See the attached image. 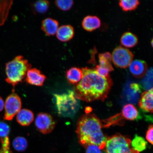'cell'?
Returning <instances> with one entry per match:
<instances>
[{"mask_svg":"<svg viewBox=\"0 0 153 153\" xmlns=\"http://www.w3.org/2000/svg\"><path fill=\"white\" fill-rule=\"evenodd\" d=\"M82 70L83 78L74 88L76 98L87 102L97 100L104 101L113 85L110 76L102 77L94 69L87 67L82 68Z\"/></svg>","mask_w":153,"mask_h":153,"instance_id":"obj_1","label":"cell"},{"mask_svg":"<svg viewBox=\"0 0 153 153\" xmlns=\"http://www.w3.org/2000/svg\"><path fill=\"white\" fill-rule=\"evenodd\" d=\"M102 128V123L95 114L87 113L83 115L76 124V132L79 143L83 146L93 144L104 149L107 138Z\"/></svg>","mask_w":153,"mask_h":153,"instance_id":"obj_2","label":"cell"},{"mask_svg":"<svg viewBox=\"0 0 153 153\" xmlns=\"http://www.w3.org/2000/svg\"><path fill=\"white\" fill-rule=\"evenodd\" d=\"M32 65L22 55H18L5 65V81L15 88L26 77Z\"/></svg>","mask_w":153,"mask_h":153,"instance_id":"obj_3","label":"cell"},{"mask_svg":"<svg viewBox=\"0 0 153 153\" xmlns=\"http://www.w3.org/2000/svg\"><path fill=\"white\" fill-rule=\"evenodd\" d=\"M54 98L59 115L64 117H71L79 110V103L76 98L74 91L68 90L61 94H55Z\"/></svg>","mask_w":153,"mask_h":153,"instance_id":"obj_4","label":"cell"},{"mask_svg":"<svg viewBox=\"0 0 153 153\" xmlns=\"http://www.w3.org/2000/svg\"><path fill=\"white\" fill-rule=\"evenodd\" d=\"M131 140L120 134L107 138L104 149L106 153H139L133 150Z\"/></svg>","mask_w":153,"mask_h":153,"instance_id":"obj_5","label":"cell"},{"mask_svg":"<svg viewBox=\"0 0 153 153\" xmlns=\"http://www.w3.org/2000/svg\"><path fill=\"white\" fill-rule=\"evenodd\" d=\"M134 55L129 49L121 46L116 47L111 55L112 61L118 68H126L129 66Z\"/></svg>","mask_w":153,"mask_h":153,"instance_id":"obj_6","label":"cell"},{"mask_svg":"<svg viewBox=\"0 0 153 153\" xmlns=\"http://www.w3.org/2000/svg\"><path fill=\"white\" fill-rule=\"evenodd\" d=\"M22 101L19 96L13 93L6 99L4 105L5 113L4 119L12 120L22 108Z\"/></svg>","mask_w":153,"mask_h":153,"instance_id":"obj_7","label":"cell"},{"mask_svg":"<svg viewBox=\"0 0 153 153\" xmlns=\"http://www.w3.org/2000/svg\"><path fill=\"white\" fill-rule=\"evenodd\" d=\"M35 124L37 129L44 134L51 133L54 130L56 125L52 116L45 113H40L37 115Z\"/></svg>","mask_w":153,"mask_h":153,"instance_id":"obj_8","label":"cell"},{"mask_svg":"<svg viewBox=\"0 0 153 153\" xmlns=\"http://www.w3.org/2000/svg\"><path fill=\"white\" fill-rule=\"evenodd\" d=\"M46 78V76L39 70L36 68H31L27 73L26 81L30 85L42 86Z\"/></svg>","mask_w":153,"mask_h":153,"instance_id":"obj_9","label":"cell"},{"mask_svg":"<svg viewBox=\"0 0 153 153\" xmlns=\"http://www.w3.org/2000/svg\"><path fill=\"white\" fill-rule=\"evenodd\" d=\"M129 67L131 74L137 78H141L144 76L148 70L146 63L142 60H133Z\"/></svg>","mask_w":153,"mask_h":153,"instance_id":"obj_10","label":"cell"},{"mask_svg":"<svg viewBox=\"0 0 153 153\" xmlns=\"http://www.w3.org/2000/svg\"><path fill=\"white\" fill-rule=\"evenodd\" d=\"M153 95V88L145 91L141 94L139 106L143 111L152 113Z\"/></svg>","mask_w":153,"mask_h":153,"instance_id":"obj_11","label":"cell"},{"mask_svg":"<svg viewBox=\"0 0 153 153\" xmlns=\"http://www.w3.org/2000/svg\"><path fill=\"white\" fill-rule=\"evenodd\" d=\"M59 28L58 21L53 18H46L42 21L41 29L46 35L51 36L56 34Z\"/></svg>","mask_w":153,"mask_h":153,"instance_id":"obj_12","label":"cell"},{"mask_svg":"<svg viewBox=\"0 0 153 153\" xmlns=\"http://www.w3.org/2000/svg\"><path fill=\"white\" fill-rule=\"evenodd\" d=\"M141 92L140 85L137 83H132L125 88L124 93L128 101L131 103H135L138 100Z\"/></svg>","mask_w":153,"mask_h":153,"instance_id":"obj_13","label":"cell"},{"mask_svg":"<svg viewBox=\"0 0 153 153\" xmlns=\"http://www.w3.org/2000/svg\"><path fill=\"white\" fill-rule=\"evenodd\" d=\"M74 28L70 25H62L59 27L56 33V37L59 41L65 42L70 41L74 37Z\"/></svg>","mask_w":153,"mask_h":153,"instance_id":"obj_14","label":"cell"},{"mask_svg":"<svg viewBox=\"0 0 153 153\" xmlns=\"http://www.w3.org/2000/svg\"><path fill=\"white\" fill-rule=\"evenodd\" d=\"M16 120L21 126H28L33 122L34 115L31 111L27 109H23L17 114Z\"/></svg>","mask_w":153,"mask_h":153,"instance_id":"obj_15","label":"cell"},{"mask_svg":"<svg viewBox=\"0 0 153 153\" xmlns=\"http://www.w3.org/2000/svg\"><path fill=\"white\" fill-rule=\"evenodd\" d=\"M101 21L98 17L88 15L83 19L82 26L86 31L92 32L100 26Z\"/></svg>","mask_w":153,"mask_h":153,"instance_id":"obj_16","label":"cell"},{"mask_svg":"<svg viewBox=\"0 0 153 153\" xmlns=\"http://www.w3.org/2000/svg\"><path fill=\"white\" fill-rule=\"evenodd\" d=\"M83 76V73L82 69L72 67L66 71V77L68 81L72 85L77 84L81 81Z\"/></svg>","mask_w":153,"mask_h":153,"instance_id":"obj_17","label":"cell"},{"mask_svg":"<svg viewBox=\"0 0 153 153\" xmlns=\"http://www.w3.org/2000/svg\"><path fill=\"white\" fill-rule=\"evenodd\" d=\"M120 42L124 47L131 48L137 45L138 39L135 34L131 32H127L122 34L120 38Z\"/></svg>","mask_w":153,"mask_h":153,"instance_id":"obj_18","label":"cell"},{"mask_svg":"<svg viewBox=\"0 0 153 153\" xmlns=\"http://www.w3.org/2000/svg\"><path fill=\"white\" fill-rule=\"evenodd\" d=\"M120 114L123 118L131 120L137 119L139 116L138 111L131 104H127L124 105Z\"/></svg>","mask_w":153,"mask_h":153,"instance_id":"obj_19","label":"cell"},{"mask_svg":"<svg viewBox=\"0 0 153 153\" xmlns=\"http://www.w3.org/2000/svg\"><path fill=\"white\" fill-rule=\"evenodd\" d=\"M13 3V1H0V26L6 21Z\"/></svg>","mask_w":153,"mask_h":153,"instance_id":"obj_20","label":"cell"},{"mask_svg":"<svg viewBox=\"0 0 153 153\" xmlns=\"http://www.w3.org/2000/svg\"><path fill=\"white\" fill-rule=\"evenodd\" d=\"M131 145L133 150L139 153L146 150L147 142L143 137L136 135L131 141Z\"/></svg>","mask_w":153,"mask_h":153,"instance_id":"obj_21","label":"cell"},{"mask_svg":"<svg viewBox=\"0 0 153 153\" xmlns=\"http://www.w3.org/2000/svg\"><path fill=\"white\" fill-rule=\"evenodd\" d=\"M99 65L106 68L111 72L114 70L112 64L111 55L109 52L100 53L99 55Z\"/></svg>","mask_w":153,"mask_h":153,"instance_id":"obj_22","label":"cell"},{"mask_svg":"<svg viewBox=\"0 0 153 153\" xmlns=\"http://www.w3.org/2000/svg\"><path fill=\"white\" fill-rule=\"evenodd\" d=\"M50 6L49 1L46 0H40L32 4V8L34 13L43 14L47 12Z\"/></svg>","mask_w":153,"mask_h":153,"instance_id":"obj_23","label":"cell"},{"mask_svg":"<svg viewBox=\"0 0 153 153\" xmlns=\"http://www.w3.org/2000/svg\"><path fill=\"white\" fill-rule=\"evenodd\" d=\"M119 4L123 11H128L134 10L138 6L140 2L138 0H120Z\"/></svg>","mask_w":153,"mask_h":153,"instance_id":"obj_24","label":"cell"},{"mask_svg":"<svg viewBox=\"0 0 153 153\" xmlns=\"http://www.w3.org/2000/svg\"><path fill=\"white\" fill-rule=\"evenodd\" d=\"M13 146L15 150L18 152H24L27 148V141L23 137H17L13 141Z\"/></svg>","mask_w":153,"mask_h":153,"instance_id":"obj_25","label":"cell"},{"mask_svg":"<svg viewBox=\"0 0 153 153\" xmlns=\"http://www.w3.org/2000/svg\"><path fill=\"white\" fill-rule=\"evenodd\" d=\"M55 5L59 9L64 11L69 10L74 4V1L72 0H59L55 1Z\"/></svg>","mask_w":153,"mask_h":153,"instance_id":"obj_26","label":"cell"},{"mask_svg":"<svg viewBox=\"0 0 153 153\" xmlns=\"http://www.w3.org/2000/svg\"><path fill=\"white\" fill-rule=\"evenodd\" d=\"M152 70H150L147 73L143 81V85L146 89L149 90L153 88Z\"/></svg>","mask_w":153,"mask_h":153,"instance_id":"obj_27","label":"cell"},{"mask_svg":"<svg viewBox=\"0 0 153 153\" xmlns=\"http://www.w3.org/2000/svg\"><path fill=\"white\" fill-rule=\"evenodd\" d=\"M1 147L0 149V153H13L10 148V142L9 137L1 139Z\"/></svg>","mask_w":153,"mask_h":153,"instance_id":"obj_28","label":"cell"},{"mask_svg":"<svg viewBox=\"0 0 153 153\" xmlns=\"http://www.w3.org/2000/svg\"><path fill=\"white\" fill-rule=\"evenodd\" d=\"M10 128L6 123L0 122V139L8 137L10 133Z\"/></svg>","mask_w":153,"mask_h":153,"instance_id":"obj_29","label":"cell"},{"mask_svg":"<svg viewBox=\"0 0 153 153\" xmlns=\"http://www.w3.org/2000/svg\"><path fill=\"white\" fill-rule=\"evenodd\" d=\"M95 71L99 76L104 78L109 77V70L108 69L101 66L99 65H97L94 69Z\"/></svg>","mask_w":153,"mask_h":153,"instance_id":"obj_30","label":"cell"},{"mask_svg":"<svg viewBox=\"0 0 153 153\" xmlns=\"http://www.w3.org/2000/svg\"><path fill=\"white\" fill-rule=\"evenodd\" d=\"M84 146L86 149V153H103L102 149L97 145L88 144Z\"/></svg>","mask_w":153,"mask_h":153,"instance_id":"obj_31","label":"cell"},{"mask_svg":"<svg viewBox=\"0 0 153 153\" xmlns=\"http://www.w3.org/2000/svg\"><path fill=\"white\" fill-rule=\"evenodd\" d=\"M153 127L152 125L149 126L146 134V139L151 144L153 145Z\"/></svg>","mask_w":153,"mask_h":153,"instance_id":"obj_32","label":"cell"},{"mask_svg":"<svg viewBox=\"0 0 153 153\" xmlns=\"http://www.w3.org/2000/svg\"><path fill=\"white\" fill-rule=\"evenodd\" d=\"M5 102L2 98L0 97V112L2 111L4 108Z\"/></svg>","mask_w":153,"mask_h":153,"instance_id":"obj_33","label":"cell"},{"mask_svg":"<svg viewBox=\"0 0 153 153\" xmlns=\"http://www.w3.org/2000/svg\"><path fill=\"white\" fill-rule=\"evenodd\" d=\"M151 43H152V46H153V40H152V42H151Z\"/></svg>","mask_w":153,"mask_h":153,"instance_id":"obj_34","label":"cell"}]
</instances>
